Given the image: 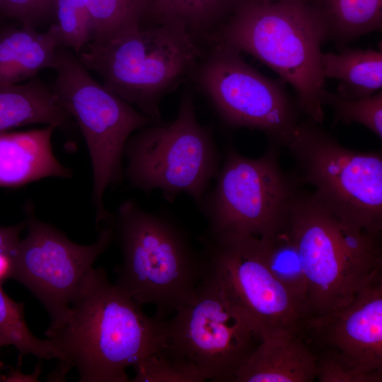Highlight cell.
Listing matches in <instances>:
<instances>
[{"mask_svg":"<svg viewBox=\"0 0 382 382\" xmlns=\"http://www.w3.org/2000/svg\"><path fill=\"white\" fill-rule=\"evenodd\" d=\"M141 306L103 268H91L66 319L45 332L59 354L54 378L75 368L80 382L130 381L126 369L166 344V320Z\"/></svg>","mask_w":382,"mask_h":382,"instance_id":"6da1fadb","label":"cell"},{"mask_svg":"<svg viewBox=\"0 0 382 382\" xmlns=\"http://www.w3.org/2000/svg\"><path fill=\"white\" fill-rule=\"evenodd\" d=\"M208 38L264 63L295 89L298 108L308 120H324L320 59L328 39L310 0H241Z\"/></svg>","mask_w":382,"mask_h":382,"instance_id":"7a4b0ae2","label":"cell"},{"mask_svg":"<svg viewBox=\"0 0 382 382\" xmlns=\"http://www.w3.org/2000/svg\"><path fill=\"white\" fill-rule=\"evenodd\" d=\"M110 223L122 255L116 284L141 306L154 305L163 318L195 301L204 259L178 219L164 211H146L128 199Z\"/></svg>","mask_w":382,"mask_h":382,"instance_id":"3957f363","label":"cell"},{"mask_svg":"<svg viewBox=\"0 0 382 382\" xmlns=\"http://www.w3.org/2000/svg\"><path fill=\"white\" fill-rule=\"evenodd\" d=\"M286 228L295 243L308 284L306 317L341 309L381 278V236L343 221L299 189Z\"/></svg>","mask_w":382,"mask_h":382,"instance_id":"277c9868","label":"cell"},{"mask_svg":"<svg viewBox=\"0 0 382 382\" xmlns=\"http://www.w3.org/2000/svg\"><path fill=\"white\" fill-rule=\"evenodd\" d=\"M128 27L78 54L108 90L146 116L162 122L161 99L195 72L203 57L196 37L182 26L157 23Z\"/></svg>","mask_w":382,"mask_h":382,"instance_id":"5b68a950","label":"cell"},{"mask_svg":"<svg viewBox=\"0 0 382 382\" xmlns=\"http://www.w3.org/2000/svg\"><path fill=\"white\" fill-rule=\"evenodd\" d=\"M124 178L146 194L154 190L172 203L187 194L198 206L221 166L210 128L197 120L192 96L185 93L177 116L135 132L124 148Z\"/></svg>","mask_w":382,"mask_h":382,"instance_id":"8992f818","label":"cell"},{"mask_svg":"<svg viewBox=\"0 0 382 382\" xmlns=\"http://www.w3.org/2000/svg\"><path fill=\"white\" fill-rule=\"evenodd\" d=\"M52 69L57 76L52 90L76 121L86 143L93 172L92 203L99 226L112 216L104 205L106 189L125 179L122 158L127 139L136 131L161 122L95 80L67 47H58Z\"/></svg>","mask_w":382,"mask_h":382,"instance_id":"52a82bcc","label":"cell"},{"mask_svg":"<svg viewBox=\"0 0 382 382\" xmlns=\"http://www.w3.org/2000/svg\"><path fill=\"white\" fill-rule=\"evenodd\" d=\"M299 181L313 198L343 221L376 236L382 231V154L341 145L310 120L299 122L285 145Z\"/></svg>","mask_w":382,"mask_h":382,"instance_id":"ba28073f","label":"cell"},{"mask_svg":"<svg viewBox=\"0 0 382 382\" xmlns=\"http://www.w3.org/2000/svg\"><path fill=\"white\" fill-rule=\"evenodd\" d=\"M214 180L198 205L208 223L202 234L217 241L263 238L284 228L298 187L279 166L275 148L256 158L228 148Z\"/></svg>","mask_w":382,"mask_h":382,"instance_id":"9c48e42d","label":"cell"},{"mask_svg":"<svg viewBox=\"0 0 382 382\" xmlns=\"http://www.w3.org/2000/svg\"><path fill=\"white\" fill-rule=\"evenodd\" d=\"M195 301L166 322L161 349L204 381H233L261 337L242 311L213 283L202 279Z\"/></svg>","mask_w":382,"mask_h":382,"instance_id":"30bf717a","label":"cell"},{"mask_svg":"<svg viewBox=\"0 0 382 382\" xmlns=\"http://www.w3.org/2000/svg\"><path fill=\"white\" fill-rule=\"evenodd\" d=\"M197 82L220 118L233 127L258 129L284 146L299 122L282 83L247 64L241 52L212 42L195 71Z\"/></svg>","mask_w":382,"mask_h":382,"instance_id":"8fae6325","label":"cell"},{"mask_svg":"<svg viewBox=\"0 0 382 382\" xmlns=\"http://www.w3.org/2000/svg\"><path fill=\"white\" fill-rule=\"evenodd\" d=\"M258 239L217 241L202 234V279L216 286L242 311L261 339L297 332L306 318L305 306L268 270Z\"/></svg>","mask_w":382,"mask_h":382,"instance_id":"7c38bea8","label":"cell"},{"mask_svg":"<svg viewBox=\"0 0 382 382\" xmlns=\"http://www.w3.org/2000/svg\"><path fill=\"white\" fill-rule=\"evenodd\" d=\"M25 214L27 236L12 253L11 278L41 301L51 323H60L66 319L84 276L115 240L114 230L110 220L102 224L94 243L79 245L40 221L30 203Z\"/></svg>","mask_w":382,"mask_h":382,"instance_id":"4fadbf2b","label":"cell"},{"mask_svg":"<svg viewBox=\"0 0 382 382\" xmlns=\"http://www.w3.org/2000/svg\"><path fill=\"white\" fill-rule=\"evenodd\" d=\"M316 337L352 368L382 381V281L362 290L347 306L308 318Z\"/></svg>","mask_w":382,"mask_h":382,"instance_id":"5bb4252c","label":"cell"},{"mask_svg":"<svg viewBox=\"0 0 382 382\" xmlns=\"http://www.w3.org/2000/svg\"><path fill=\"white\" fill-rule=\"evenodd\" d=\"M57 129L0 134V187H18L50 177L70 178L72 172L54 154L52 137Z\"/></svg>","mask_w":382,"mask_h":382,"instance_id":"9a60e30c","label":"cell"},{"mask_svg":"<svg viewBox=\"0 0 382 382\" xmlns=\"http://www.w3.org/2000/svg\"><path fill=\"white\" fill-rule=\"evenodd\" d=\"M297 332L262 337L238 369L235 382H311L318 359Z\"/></svg>","mask_w":382,"mask_h":382,"instance_id":"2e32d148","label":"cell"},{"mask_svg":"<svg viewBox=\"0 0 382 382\" xmlns=\"http://www.w3.org/2000/svg\"><path fill=\"white\" fill-rule=\"evenodd\" d=\"M62 45L57 25L45 32L34 27L6 28L0 32V86L31 79L42 69H52Z\"/></svg>","mask_w":382,"mask_h":382,"instance_id":"e0dca14e","label":"cell"},{"mask_svg":"<svg viewBox=\"0 0 382 382\" xmlns=\"http://www.w3.org/2000/svg\"><path fill=\"white\" fill-rule=\"evenodd\" d=\"M70 117L52 88L35 77L23 84L0 86V134L39 124L65 129Z\"/></svg>","mask_w":382,"mask_h":382,"instance_id":"ac0fdd59","label":"cell"},{"mask_svg":"<svg viewBox=\"0 0 382 382\" xmlns=\"http://www.w3.org/2000/svg\"><path fill=\"white\" fill-rule=\"evenodd\" d=\"M322 74L338 81L337 94L345 99L366 98L382 88V52L344 48L339 53H323Z\"/></svg>","mask_w":382,"mask_h":382,"instance_id":"d6986e66","label":"cell"},{"mask_svg":"<svg viewBox=\"0 0 382 382\" xmlns=\"http://www.w3.org/2000/svg\"><path fill=\"white\" fill-rule=\"evenodd\" d=\"M327 39L344 46L360 36L382 29V0H316Z\"/></svg>","mask_w":382,"mask_h":382,"instance_id":"ffe728a7","label":"cell"},{"mask_svg":"<svg viewBox=\"0 0 382 382\" xmlns=\"http://www.w3.org/2000/svg\"><path fill=\"white\" fill-rule=\"evenodd\" d=\"M241 0H148V14L157 23L182 26L195 37H209Z\"/></svg>","mask_w":382,"mask_h":382,"instance_id":"44dd1931","label":"cell"},{"mask_svg":"<svg viewBox=\"0 0 382 382\" xmlns=\"http://www.w3.org/2000/svg\"><path fill=\"white\" fill-rule=\"evenodd\" d=\"M262 259L270 273L305 306L308 284L297 247L286 228L258 239Z\"/></svg>","mask_w":382,"mask_h":382,"instance_id":"7402d4cb","label":"cell"},{"mask_svg":"<svg viewBox=\"0 0 382 382\" xmlns=\"http://www.w3.org/2000/svg\"><path fill=\"white\" fill-rule=\"evenodd\" d=\"M24 305L8 296L0 284V347L11 345L23 354H31L39 359H58L50 340L39 339L30 331L24 318Z\"/></svg>","mask_w":382,"mask_h":382,"instance_id":"603a6c76","label":"cell"},{"mask_svg":"<svg viewBox=\"0 0 382 382\" xmlns=\"http://www.w3.org/2000/svg\"><path fill=\"white\" fill-rule=\"evenodd\" d=\"M91 24V40L103 42L137 24L147 14V0H85ZM90 41V42H91Z\"/></svg>","mask_w":382,"mask_h":382,"instance_id":"cb8c5ba5","label":"cell"},{"mask_svg":"<svg viewBox=\"0 0 382 382\" xmlns=\"http://www.w3.org/2000/svg\"><path fill=\"white\" fill-rule=\"evenodd\" d=\"M322 103L323 105L330 106L337 119L343 123L362 125L381 139V90L366 98L349 100L325 89L322 96Z\"/></svg>","mask_w":382,"mask_h":382,"instance_id":"d4e9b609","label":"cell"},{"mask_svg":"<svg viewBox=\"0 0 382 382\" xmlns=\"http://www.w3.org/2000/svg\"><path fill=\"white\" fill-rule=\"evenodd\" d=\"M52 13L60 34L62 45L79 54L91 40L89 15L85 0H54Z\"/></svg>","mask_w":382,"mask_h":382,"instance_id":"484cf974","label":"cell"},{"mask_svg":"<svg viewBox=\"0 0 382 382\" xmlns=\"http://www.w3.org/2000/svg\"><path fill=\"white\" fill-rule=\"evenodd\" d=\"M134 382H202L198 374L178 364L161 350L149 354L134 366Z\"/></svg>","mask_w":382,"mask_h":382,"instance_id":"4316f807","label":"cell"},{"mask_svg":"<svg viewBox=\"0 0 382 382\" xmlns=\"http://www.w3.org/2000/svg\"><path fill=\"white\" fill-rule=\"evenodd\" d=\"M316 378L320 382H381L375 376L352 368L330 352L318 361Z\"/></svg>","mask_w":382,"mask_h":382,"instance_id":"83f0119b","label":"cell"},{"mask_svg":"<svg viewBox=\"0 0 382 382\" xmlns=\"http://www.w3.org/2000/svg\"><path fill=\"white\" fill-rule=\"evenodd\" d=\"M54 0H3L2 13L14 18L23 25L35 27L52 13Z\"/></svg>","mask_w":382,"mask_h":382,"instance_id":"f1b7e54d","label":"cell"},{"mask_svg":"<svg viewBox=\"0 0 382 382\" xmlns=\"http://www.w3.org/2000/svg\"><path fill=\"white\" fill-rule=\"evenodd\" d=\"M26 227L25 221L10 226H0V251L11 252L21 240L20 235Z\"/></svg>","mask_w":382,"mask_h":382,"instance_id":"f546056e","label":"cell"},{"mask_svg":"<svg viewBox=\"0 0 382 382\" xmlns=\"http://www.w3.org/2000/svg\"><path fill=\"white\" fill-rule=\"evenodd\" d=\"M0 251V284L11 278L13 270L12 253Z\"/></svg>","mask_w":382,"mask_h":382,"instance_id":"4dcf8cb0","label":"cell"},{"mask_svg":"<svg viewBox=\"0 0 382 382\" xmlns=\"http://www.w3.org/2000/svg\"><path fill=\"white\" fill-rule=\"evenodd\" d=\"M256 1H262V2H272V1H275L276 0H256Z\"/></svg>","mask_w":382,"mask_h":382,"instance_id":"1f68e13d","label":"cell"},{"mask_svg":"<svg viewBox=\"0 0 382 382\" xmlns=\"http://www.w3.org/2000/svg\"><path fill=\"white\" fill-rule=\"evenodd\" d=\"M3 0H0V11L2 12Z\"/></svg>","mask_w":382,"mask_h":382,"instance_id":"d6a6232c","label":"cell"},{"mask_svg":"<svg viewBox=\"0 0 382 382\" xmlns=\"http://www.w3.org/2000/svg\"><path fill=\"white\" fill-rule=\"evenodd\" d=\"M4 378L1 376L0 373V381H4Z\"/></svg>","mask_w":382,"mask_h":382,"instance_id":"836d02e7","label":"cell"},{"mask_svg":"<svg viewBox=\"0 0 382 382\" xmlns=\"http://www.w3.org/2000/svg\"><path fill=\"white\" fill-rule=\"evenodd\" d=\"M276 1H277V0H276Z\"/></svg>","mask_w":382,"mask_h":382,"instance_id":"e575fe53","label":"cell"}]
</instances>
